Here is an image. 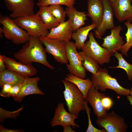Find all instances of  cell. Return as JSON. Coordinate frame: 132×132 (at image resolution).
<instances>
[{
	"mask_svg": "<svg viewBox=\"0 0 132 132\" xmlns=\"http://www.w3.org/2000/svg\"><path fill=\"white\" fill-rule=\"evenodd\" d=\"M43 43L39 37L30 36L29 40L22 48L14 54V58L24 64L37 63L52 70L55 68L47 60Z\"/></svg>",
	"mask_w": 132,
	"mask_h": 132,
	"instance_id": "6da1fadb",
	"label": "cell"
},
{
	"mask_svg": "<svg viewBox=\"0 0 132 132\" xmlns=\"http://www.w3.org/2000/svg\"><path fill=\"white\" fill-rule=\"evenodd\" d=\"M91 78L93 86L98 90L104 92L109 89L114 91L120 95H130V90L121 86L115 78L109 74L106 68H100L96 73L92 74Z\"/></svg>",
	"mask_w": 132,
	"mask_h": 132,
	"instance_id": "7a4b0ae2",
	"label": "cell"
},
{
	"mask_svg": "<svg viewBox=\"0 0 132 132\" xmlns=\"http://www.w3.org/2000/svg\"><path fill=\"white\" fill-rule=\"evenodd\" d=\"M62 81L65 87L63 93L69 112L78 116L81 111L85 110L84 105L85 99L84 96L73 83L65 79Z\"/></svg>",
	"mask_w": 132,
	"mask_h": 132,
	"instance_id": "3957f363",
	"label": "cell"
},
{
	"mask_svg": "<svg viewBox=\"0 0 132 132\" xmlns=\"http://www.w3.org/2000/svg\"><path fill=\"white\" fill-rule=\"evenodd\" d=\"M0 23L2 25L3 36L7 39L17 44L25 43L29 40L30 35L20 27L13 19L0 15Z\"/></svg>",
	"mask_w": 132,
	"mask_h": 132,
	"instance_id": "277c9868",
	"label": "cell"
},
{
	"mask_svg": "<svg viewBox=\"0 0 132 132\" xmlns=\"http://www.w3.org/2000/svg\"><path fill=\"white\" fill-rule=\"evenodd\" d=\"M13 19L30 36L39 38L46 37L49 33L40 16L36 13Z\"/></svg>",
	"mask_w": 132,
	"mask_h": 132,
	"instance_id": "5b68a950",
	"label": "cell"
},
{
	"mask_svg": "<svg viewBox=\"0 0 132 132\" xmlns=\"http://www.w3.org/2000/svg\"><path fill=\"white\" fill-rule=\"evenodd\" d=\"M89 40L85 43L81 49L87 56L95 60L99 65L108 63L111 56V52L106 48L100 46L95 39L93 33L88 35Z\"/></svg>",
	"mask_w": 132,
	"mask_h": 132,
	"instance_id": "8992f818",
	"label": "cell"
},
{
	"mask_svg": "<svg viewBox=\"0 0 132 132\" xmlns=\"http://www.w3.org/2000/svg\"><path fill=\"white\" fill-rule=\"evenodd\" d=\"M45 47L46 53L52 55L57 62L61 64L68 63L66 49V42L57 39H51L46 37L39 38Z\"/></svg>",
	"mask_w": 132,
	"mask_h": 132,
	"instance_id": "52a82bcc",
	"label": "cell"
},
{
	"mask_svg": "<svg viewBox=\"0 0 132 132\" xmlns=\"http://www.w3.org/2000/svg\"><path fill=\"white\" fill-rule=\"evenodd\" d=\"M77 49L73 42H66V55L69 63L66 64L67 68L70 74L84 79L86 76V70L81 64Z\"/></svg>",
	"mask_w": 132,
	"mask_h": 132,
	"instance_id": "ba28073f",
	"label": "cell"
},
{
	"mask_svg": "<svg viewBox=\"0 0 132 132\" xmlns=\"http://www.w3.org/2000/svg\"><path fill=\"white\" fill-rule=\"evenodd\" d=\"M35 0H4L10 17L13 19L34 14Z\"/></svg>",
	"mask_w": 132,
	"mask_h": 132,
	"instance_id": "9c48e42d",
	"label": "cell"
},
{
	"mask_svg": "<svg viewBox=\"0 0 132 132\" xmlns=\"http://www.w3.org/2000/svg\"><path fill=\"white\" fill-rule=\"evenodd\" d=\"M96 122L100 128L108 132H125L128 127L123 118L112 111L103 118L97 119Z\"/></svg>",
	"mask_w": 132,
	"mask_h": 132,
	"instance_id": "30bf717a",
	"label": "cell"
},
{
	"mask_svg": "<svg viewBox=\"0 0 132 132\" xmlns=\"http://www.w3.org/2000/svg\"><path fill=\"white\" fill-rule=\"evenodd\" d=\"M104 7V12L102 21L94 30L96 37L101 39L106 31L111 30L115 27L114 22V12L113 5L109 0H102Z\"/></svg>",
	"mask_w": 132,
	"mask_h": 132,
	"instance_id": "8fae6325",
	"label": "cell"
},
{
	"mask_svg": "<svg viewBox=\"0 0 132 132\" xmlns=\"http://www.w3.org/2000/svg\"><path fill=\"white\" fill-rule=\"evenodd\" d=\"M78 116L68 112L65 110L64 104L60 103L55 109L54 116L51 122V126L57 125L62 126L70 125L74 128H79V126L76 124L75 120Z\"/></svg>",
	"mask_w": 132,
	"mask_h": 132,
	"instance_id": "7c38bea8",
	"label": "cell"
},
{
	"mask_svg": "<svg viewBox=\"0 0 132 132\" xmlns=\"http://www.w3.org/2000/svg\"><path fill=\"white\" fill-rule=\"evenodd\" d=\"M40 78L37 77L34 78L25 77L22 84L20 91L16 95L12 97L14 100L21 102L26 96L33 94L44 95L39 88L38 83Z\"/></svg>",
	"mask_w": 132,
	"mask_h": 132,
	"instance_id": "4fadbf2b",
	"label": "cell"
},
{
	"mask_svg": "<svg viewBox=\"0 0 132 132\" xmlns=\"http://www.w3.org/2000/svg\"><path fill=\"white\" fill-rule=\"evenodd\" d=\"M105 96V94L99 92L98 90L93 86L88 90L86 98L85 100L92 107L94 112L97 119L104 117L107 113L102 103V99Z\"/></svg>",
	"mask_w": 132,
	"mask_h": 132,
	"instance_id": "5bb4252c",
	"label": "cell"
},
{
	"mask_svg": "<svg viewBox=\"0 0 132 132\" xmlns=\"http://www.w3.org/2000/svg\"><path fill=\"white\" fill-rule=\"evenodd\" d=\"M122 28L120 25L115 26L111 30L110 34L104 38L101 46L110 52L113 55L118 51H120L125 44L122 36L120 35Z\"/></svg>",
	"mask_w": 132,
	"mask_h": 132,
	"instance_id": "9a60e30c",
	"label": "cell"
},
{
	"mask_svg": "<svg viewBox=\"0 0 132 132\" xmlns=\"http://www.w3.org/2000/svg\"><path fill=\"white\" fill-rule=\"evenodd\" d=\"M2 55L7 69L16 72L25 77H30L36 74L37 69L32 64H24L5 55Z\"/></svg>",
	"mask_w": 132,
	"mask_h": 132,
	"instance_id": "2e32d148",
	"label": "cell"
},
{
	"mask_svg": "<svg viewBox=\"0 0 132 132\" xmlns=\"http://www.w3.org/2000/svg\"><path fill=\"white\" fill-rule=\"evenodd\" d=\"M130 0H116L112 5L114 13L119 22L132 21V6Z\"/></svg>",
	"mask_w": 132,
	"mask_h": 132,
	"instance_id": "e0dca14e",
	"label": "cell"
},
{
	"mask_svg": "<svg viewBox=\"0 0 132 132\" xmlns=\"http://www.w3.org/2000/svg\"><path fill=\"white\" fill-rule=\"evenodd\" d=\"M73 32L71 21L68 20L60 23L57 26L50 30L46 37L66 42L72 38Z\"/></svg>",
	"mask_w": 132,
	"mask_h": 132,
	"instance_id": "ac0fdd59",
	"label": "cell"
},
{
	"mask_svg": "<svg viewBox=\"0 0 132 132\" xmlns=\"http://www.w3.org/2000/svg\"><path fill=\"white\" fill-rule=\"evenodd\" d=\"M87 16L91 19L92 23L98 26L103 18L104 7L102 0H88Z\"/></svg>",
	"mask_w": 132,
	"mask_h": 132,
	"instance_id": "d6986e66",
	"label": "cell"
},
{
	"mask_svg": "<svg viewBox=\"0 0 132 132\" xmlns=\"http://www.w3.org/2000/svg\"><path fill=\"white\" fill-rule=\"evenodd\" d=\"M66 15L71 21L73 31H76L81 26L85 25L87 19L86 12L78 11L74 7H67L65 9Z\"/></svg>",
	"mask_w": 132,
	"mask_h": 132,
	"instance_id": "ffe728a7",
	"label": "cell"
},
{
	"mask_svg": "<svg viewBox=\"0 0 132 132\" xmlns=\"http://www.w3.org/2000/svg\"><path fill=\"white\" fill-rule=\"evenodd\" d=\"M25 77L21 74L8 69L0 72V87L8 84L12 86L21 84Z\"/></svg>",
	"mask_w": 132,
	"mask_h": 132,
	"instance_id": "44dd1931",
	"label": "cell"
},
{
	"mask_svg": "<svg viewBox=\"0 0 132 132\" xmlns=\"http://www.w3.org/2000/svg\"><path fill=\"white\" fill-rule=\"evenodd\" d=\"M96 27L95 24L91 23L84 27H81L73 33L72 38L75 41V44L77 49H81L90 32Z\"/></svg>",
	"mask_w": 132,
	"mask_h": 132,
	"instance_id": "7402d4cb",
	"label": "cell"
},
{
	"mask_svg": "<svg viewBox=\"0 0 132 132\" xmlns=\"http://www.w3.org/2000/svg\"><path fill=\"white\" fill-rule=\"evenodd\" d=\"M64 79L76 85L82 92L85 99L88 90L93 86L92 82L89 78L84 79L70 73L67 74Z\"/></svg>",
	"mask_w": 132,
	"mask_h": 132,
	"instance_id": "603a6c76",
	"label": "cell"
},
{
	"mask_svg": "<svg viewBox=\"0 0 132 132\" xmlns=\"http://www.w3.org/2000/svg\"><path fill=\"white\" fill-rule=\"evenodd\" d=\"M39 7V10L36 14L40 16L47 30H50L59 24L57 19L48 9L47 6Z\"/></svg>",
	"mask_w": 132,
	"mask_h": 132,
	"instance_id": "cb8c5ba5",
	"label": "cell"
},
{
	"mask_svg": "<svg viewBox=\"0 0 132 132\" xmlns=\"http://www.w3.org/2000/svg\"><path fill=\"white\" fill-rule=\"evenodd\" d=\"M81 64L86 71L95 74L100 68L99 64L94 59L86 55L83 51L78 52Z\"/></svg>",
	"mask_w": 132,
	"mask_h": 132,
	"instance_id": "d4e9b609",
	"label": "cell"
},
{
	"mask_svg": "<svg viewBox=\"0 0 132 132\" xmlns=\"http://www.w3.org/2000/svg\"><path fill=\"white\" fill-rule=\"evenodd\" d=\"M118 61V65L115 67H110V68H117L122 69L126 72L129 80L132 79V65L129 64L124 59L122 54L116 52L113 54Z\"/></svg>",
	"mask_w": 132,
	"mask_h": 132,
	"instance_id": "484cf974",
	"label": "cell"
},
{
	"mask_svg": "<svg viewBox=\"0 0 132 132\" xmlns=\"http://www.w3.org/2000/svg\"><path fill=\"white\" fill-rule=\"evenodd\" d=\"M124 24L127 29L125 34L126 42L122 46L120 51L122 54L127 56L128 52L132 46V24L130 22L126 21Z\"/></svg>",
	"mask_w": 132,
	"mask_h": 132,
	"instance_id": "4316f807",
	"label": "cell"
},
{
	"mask_svg": "<svg viewBox=\"0 0 132 132\" xmlns=\"http://www.w3.org/2000/svg\"><path fill=\"white\" fill-rule=\"evenodd\" d=\"M48 10L59 23L65 22L66 15L65 10L60 5H51L47 6Z\"/></svg>",
	"mask_w": 132,
	"mask_h": 132,
	"instance_id": "83f0119b",
	"label": "cell"
},
{
	"mask_svg": "<svg viewBox=\"0 0 132 132\" xmlns=\"http://www.w3.org/2000/svg\"><path fill=\"white\" fill-rule=\"evenodd\" d=\"M77 0H38L37 5L39 7L48 6L51 5H65L68 7H74Z\"/></svg>",
	"mask_w": 132,
	"mask_h": 132,
	"instance_id": "f1b7e54d",
	"label": "cell"
},
{
	"mask_svg": "<svg viewBox=\"0 0 132 132\" xmlns=\"http://www.w3.org/2000/svg\"><path fill=\"white\" fill-rule=\"evenodd\" d=\"M88 102L86 100L84 102V105L85 110L87 114L88 119V125L86 132H106V130L104 129L100 130L94 127L92 125L90 119V112L91 109L89 108L88 105Z\"/></svg>",
	"mask_w": 132,
	"mask_h": 132,
	"instance_id": "f546056e",
	"label": "cell"
},
{
	"mask_svg": "<svg viewBox=\"0 0 132 132\" xmlns=\"http://www.w3.org/2000/svg\"><path fill=\"white\" fill-rule=\"evenodd\" d=\"M22 107L18 110L13 112H10L4 110L0 108V112L7 114L0 116V121L2 122L6 118H15L18 116L20 111L22 110Z\"/></svg>",
	"mask_w": 132,
	"mask_h": 132,
	"instance_id": "4dcf8cb0",
	"label": "cell"
},
{
	"mask_svg": "<svg viewBox=\"0 0 132 132\" xmlns=\"http://www.w3.org/2000/svg\"><path fill=\"white\" fill-rule=\"evenodd\" d=\"M102 103L104 108L107 111L109 110L113 104V101L110 97L106 96L103 98Z\"/></svg>",
	"mask_w": 132,
	"mask_h": 132,
	"instance_id": "1f68e13d",
	"label": "cell"
},
{
	"mask_svg": "<svg viewBox=\"0 0 132 132\" xmlns=\"http://www.w3.org/2000/svg\"><path fill=\"white\" fill-rule=\"evenodd\" d=\"M21 85L22 84L12 86L6 98L10 97H12L17 95L20 91Z\"/></svg>",
	"mask_w": 132,
	"mask_h": 132,
	"instance_id": "d6a6232c",
	"label": "cell"
},
{
	"mask_svg": "<svg viewBox=\"0 0 132 132\" xmlns=\"http://www.w3.org/2000/svg\"><path fill=\"white\" fill-rule=\"evenodd\" d=\"M12 86L11 85L8 84H4L0 93V96L3 97H6L9 92Z\"/></svg>",
	"mask_w": 132,
	"mask_h": 132,
	"instance_id": "836d02e7",
	"label": "cell"
},
{
	"mask_svg": "<svg viewBox=\"0 0 132 132\" xmlns=\"http://www.w3.org/2000/svg\"><path fill=\"white\" fill-rule=\"evenodd\" d=\"M21 130H11L6 128L1 124L0 125V132H23Z\"/></svg>",
	"mask_w": 132,
	"mask_h": 132,
	"instance_id": "e575fe53",
	"label": "cell"
},
{
	"mask_svg": "<svg viewBox=\"0 0 132 132\" xmlns=\"http://www.w3.org/2000/svg\"><path fill=\"white\" fill-rule=\"evenodd\" d=\"M6 68L2 55H0V72L5 70Z\"/></svg>",
	"mask_w": 132,
	"mask_h": 132,
	"instance_id": "d590c367",
	"label": "cell"
},
{
	"mask_svg": "<svg viewBox=\"0 0 132 132\" xmlns=\"http://www.w3.org/2000/svg\"><path fill=\"white\" fill-rule=\"evenodd\" d=\"M64 132H75L71 127L70 125H66L62 126Z\"/></svg>",
	"mask_w": 132,
	"mask_h": 132,
	"instance_id": "8d00e7d4",
	"label": "cell"
},
{
	"mask_svg": "<svg viewBox=\"0 0 132 132\" xmlns=\"http://www.w3.org/2000/svg\"><path fill=\"white\" fill-rule=\"evenodd\" d=\"M127 99L128 100L132 106V96H130V95H128L127 96Z\"/></svg>",
	"mask_w": 132,
	"mask_h": 132,
	"instance_id": "74e56055",
	"label": "cell"
},
{
	"mask_svg": "<svg viewBox=\"0 0 132 132\" xmlns=\"http://www.w3.org/2000/svg\"><path fill=\"white\" fill-rule=\"evenodd\" d=\"M3 35L2 29V28H0V36L1 38L3 37Z\"/></svg>",
	"mask_w": 132,
	"mask_h": 132,
	"instance_id": "f35d334b",
	"label": "cell"
},
{
	"mask_svg": "<svg viewBox=\"0 0 132 132\" xmlns=\"http://www.w3.org/2000/svg\"><path fill=\"white\" fill-rule=\"evenodd\" d=\"M111 3L113 5L116 0H109Z\"/></svg>",
	"mask_w": 132,
	"mask_h": 132,
	"instance_id": "ab89813d",
	"label": "cell"
},
{
	"mask_svg": "<svg viewBox=\"0 0 132 132\" xmlns=\"http://www.w3.org/2000/svg\"><path fill=\"white\" fill-rule=\"evenodd\" d=\"M131 81H132V79ZM130 93L131 96H132V87L131 88V90H130Z\"/></svg>",
	"mask_w": 132,
	"mask_h": 132,
	"instance_id": "60d3db41",
	"label": "cell"
},
{
	"mask_svg": "<svg viewBox=\"0 0 132 132\" xmlns=\"http://www.w3.org/2000/svg\"><path fill=\"white\" fill-rule=\"evenodd\" d=\"M131 126L132 127V125H131Z\"/></svg>",
	"mask_w": 132,
	"mask_h": 132,
	"instance_id": "b9f144b4",
	"label": "cell"
},
{
	"mask_svg": "<svg viewBox=\"0 0 132 132\" xmlns=\"http://www.w3.org/2000/svg\"><path fill=\"white\" fill-rule=\"evenodd\" d=\"M131 0V1H132V0Z\"/></svg>",
	"mask_w": 132,
	"mask_h": 132,
	"instance_id": "7bdbcfd3",
	"label": "cell"
}]
</instances>
